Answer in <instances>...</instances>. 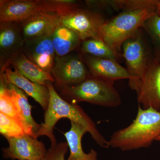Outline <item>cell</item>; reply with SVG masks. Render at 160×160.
Here are the masks:
<instances>
[{"label": "cell", "mask_w": 160, "mask_h": 160, "mask_svg": "<svg viewBox=\"0 0 160 160\" xmlns=\"http://www.w3.org/2000/svg\"><path fill=\"white\" fill-rule=\"evenodd\" d=\"M46 85L49 91V105L44 113V122L36 133V137L38 138L46 136L50 140L52 146L57 145L53 129L59 120L66 118L84 127L100 147L106 149L110 147L109 141L100 133L95 123L81 106L78 104L68 102L61 97L52 82L48 81Z\"/></svg>", "instance_id": "1"}, {"label": "cell", "mask_w": 160, "mask_h": 160, "mask_svg": "<svg viewBox=\"0 0 160 160\" xmlns=\"http://www.w3.org/2000/svg\"><path fill=\"white\" fill-rule=\"evenodd\" d=\"M108 141L110 147L123 151L147 148L154 141L160 142V112L144 109L139 105L132 122L114 132Z\"/></svg>", "instance_id": "2"}, {"label": "cell", "mask_w": 160, "mask_h": 160, "mask_svg": "<svg viewBox=\"0 0 160 160\" xmlns=\"http://www.w3.org/2000/svg\"><path fill=\"white\" fill-rule=\"evenodd\" d=\"M156 12V9L148 8L122 11L103 23L101 28L103 41L118 57L123 44L136 36L147 20Z\"/></svg>", "instance_id": "3"}, {"label": "cell", "mask_w": 160, "mask_h": 160, "mask_svg": "<svg viewBox=\"0 0 160 160\" xmlns=\"http://www.w3.org/2000/svg\"><path fill=\"white\" fill-rule=\"evenodd\" d=\"M61 97L68 102H86L103 107L115 108L122 100L113 85L90 75L82 82L59 88Z\"/></svg>", "instance_id": "4"}, {"label": "cell", "mask_w": 160, "mask_h": 160, "mask_svg": "<svg viewBox=\"0 0 160 160\" xmlns=\"http://www.w3.org/2000/svg\"><path fill=\"white\" fill-rule=\"evenodd\" d=\"M126 69L130 78L129 87L138 92L141 81L145 74L152 53L145 44L141 31L134 37L126 41L122 46Z\"/></svg>", "instance_id": "5"}, {"label": "cell", "mask_w": 160, "mask_h": 160, "mask_svg": "<svg viewBox=\"0 0 160 160\" xmlns=\"http://www.w3.org/2000/svg\"><path fill=\"white\" fill-rule=\"evenodd\" d=\"M105 21L98 12L80 7L61 16L59 25L73 30L82 42L89 39L104 42L101 28Z\"/></svg>", "instance_id": "6"}, {"label": "cell", "mask_w": 160, "mask_h": 160, "mask_svg": "<svg viewBox=\"0 0 160 160\" xmlns=\"http://www.w3.org/2000/svg\"><path fill=\"white\" fill-rule=\"evenodd\" d=\"M139 105L160 110V56L152 53L148 66L137 92Z\"/></svg>", "instance_id": "7"}, {"label": "cell", "mask_w": 160, "mask_h": 160, "mask_svg": "<svg viewBox=\"0 0 160 160\" xmlns=\"http://www.w3.org/2000/svg\"><path fill=\"white\" fill-rule=\"evenodd\" d=\"M51 74L58 89L77 84L91 75L82 56L72 54L56 56Z\"/></svg>", "instance_id": "8"}, {"label": "cell", "mask_w": 160, "mask_h": 160, "mask_svg": "<svg viewBox=\"0 0 160 160\" xmlns=\"http://www.w3.org/2000/svg\"><path fill=\"white\" fill-rule=\"evenodd\" d=\"M9 146L2 149L6 159L18 160H43L47 150L38 138L26 134L7 139Z\"/></svg>", "instance_id": "9"}, {"label": "cell", "mask_w": 160, "mask_h": 160, "mask_svg": "<svg viewBox=\"0 0 160 160\" xmlns=\"http://www.w3.org/2000/svg\"><path fill=\"white\" fill-rule=\"evenodd\" d=\"M40 11H47L45 0H1L0 23L21 22Z\"/></svg>", "instance_id": "10"}, {"label": "cell", "mask_w": 160, "mask_h": 160, "mask_svg": "<svg viewBox=\"0 0 160 160\" xmlns=\"http://www.w3.org/2000/svg\"><path fill=\"white\" fill-rule=\"evenodd\" d=\"M52 32L26 41L22 51L40 69L50 74L56 57L52 42Z\"/></svg>", "instance_id": "11"}, {"label": "cell", "mask_w": 160, "mask_h": 160, "mask_svg": "<svg viewBox=\"0 0 160 160\" xmlns=\"http://www.w3.org/2000/svg\"><path fill=\"white\" fill-rule=\"evenodd\" d=\"M82 57L91 76L111 85L118 80L130 78L127 69L120 65L117 60L86 54H82Z\"/></svg>", "instance_id": "12"}, {"label": "cell", "mask_w": 160, "mask_h": 160, "mask_svg": "<svg viewBox=\"0 0 160 160\" xmlns=\"http://www.w3.org/2000/svg\"><path fill=\"white\" fill-rule=\"evenodd\" d=\"M5 66L1 69V78L6 83L12 84L22 89L39 104L46 111L49 102V91L47 86L33 82L24 77L14 67V70Z\"/></svg>", "instance_id": "13"}, {"label": "cell", "mask_w": 160, "mask_h": 160, "mask_svg": "<svg viewBox=\"0 0 160 160\" xmlns=\"http://www.w3.org/2000/svg\"><path fill=\"white\" fill-rule=\"evenodd\" d=\"M61 17L56 12L40 11L18 23L25 42L51 33L58 26Z\"/></svg>", "instance_id": "14"}, {"label": "cell", "mask_w": 160, "mask_h": 160, "mask_svg": "<svg viewBox=\"0 0 160 160\" xmlns=\"http://www.w3.org/2000/svg\"><path fill=\"white\" fill-rule=\"evenodd\" d=\"M25 41L18 23H0L1 68L14 55L22 51Z\"/></svg>", "instance_id": "15"}, {"label": "cell", "mask_w": 160, "mask_h": 160, "mask_svg": "<svg viewBox=\"0 0 160 160\" xmlns=\"http://www.w3.org/2000/svg\"><path fill=\"white\" fill-rule=\"evenodd\" d=\"M7 87L22 119L26 134L36 137V133L39 130L41 125L37 123L32 118V106L26 93L13 84L7 83Z\"/></svg>", "instance_id": "16"}, {"label": "cell", "mask_w": 160, "mask_h": 160, "mask_svg": "<svg viewBox=\"0 0 160 160\" xmlns=\"http://www.w3.org/2000/svg\"><path fill=\"white\" fill-rule=\"evenodd\" d=\"M10 65L15 68L21 74L33 82L46 86H47L46 82L48 81L54 82V78L51 74L40 69L26 57L22 52H18L9 58L4 67Z\"/></svg>", "instance_id": "17"}, {"label": "cell", "mask_w": 160, "mask_h": 160, "mask_svg": "<svg viewBox=\"0 0 160 160\" xmlns=\"http://www.w3.org/2000/svg\"><path fill=\"white\" fill-rule=\"evenodd\" d=\"M70 122V129L64 134L70 149V154L67 160H98L97 153L94 149H91L88 153L83 150L82 139L88 132L86 129L77 123Z\"/></svg>", "instance_id": "18"}, {"label": "cell", "mask_w": 160, "mask_h": 160, "mask_svg": "<svg viewBox=\"0 0 160 160\" xmlns=\"http://www.w3.org/2000/svg\"><path fill=\"white\" fill-rule=\"evenodd\" d=\"M52 42L56 56L69 54L82 44V41L74 31L58 25L52 32Z\"/></svg>", "instance_id": "19"}, {"label": "cell", "mask_w": 160, "mask_h": 160, "mask_svg": "<svg viewBox=\"0 0 160 160\" xmlns=\"http://www.w3.org/2000/svg\"><path fill=\"white\" fill-rule=\"evenodd\" d=\"M81 50L82 54L89 55L95 57L107 58L117 60L118 57L104 42L89 39L82 42Z\"/></svg>", "instance_id": "20"}, {"label": "cell", "mask_w": 160, "mask_h": 160, "mask_svg": "<svg viewBox=\"0 0 160 160\" xmlns=\"http://www.w3.org/2000/svg\"><path fill=\"white\" fill-rule=\"evenodd\" d=\"M0 82V112L14 119L23 126L17 108L7 89V83L2 78Z\"/></svg>", "instance_id": "21"}, {"label": "cell", "mask_w": 160, "mask_h": 160, "mask_svg": "<svg viewBox=\"0 0 160 160\" xmlns=\"http://www.w3.org/2000/svg\"><path fill=\"white\" fill-rule=\"evenodd\" d=\"M0 133L6 139L26 134L21 123L14 119L0 112Z\"/></svg>", "instance_id": "22"}, {"label": "cell", "mask_w": 160, "mask_h": 160, "mask_svg": "<svg viewBox=\"0 0 160 160\" xmlns=\"http://www.w3.org/2000/svg\"><path fill=\"white\" fill-rule=\"evenodd\" d=\"M149 35L153 47V52L160 56V14L156 12L147 20L143 26Z\"/></svg>", "instance_id": "23"}, {"label": "cell", "mask_w": 160, "mask_h": 160, "mask_svg": "<svg viewBox=\"0 0 160 160\" xmlns=\"http://www.w3.org/2000/svg\"><path fill=\"white\" fill-rule=\"evenodd\" d=\"M68 147V143L66 142H61L56 146H51L43 160H65Z\"/></svg>", "instance_id": "24"}, {"label": "cell", "mask_w": 160, "mask_h": 160, "mask_svg": "<svg viewBox=\"0 0 160 160\" xmlns=\"http://www.w3.org/2000/svg\"><path fill=\"white\" fill-rule=\"evenodd\" d=\"M157 12L160 14V0H159L158 3V4Z\"/></svg>", "instance_id": "25"}, {"label": "cell", "mask_w": 160, "mask_h": 160, "mask_svg": "<svg viewBox=\"0 0 160 160\" xmlns=\"http://www.w3.org/2000/svg\"><path fill=\"white\" fill-rule=\"evenodd\" d=\"M159 111L160 112V111Z\"/></svg>", "instance_id": "26"}]
</instances>
